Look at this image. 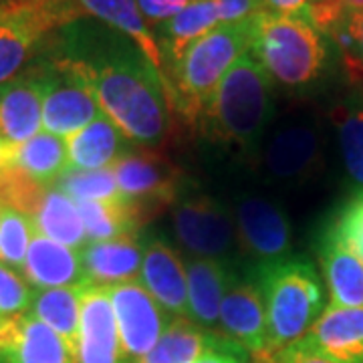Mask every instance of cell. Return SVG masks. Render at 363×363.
I'll return each mask as SVG.
<instances>
[{"instance_id":"11","label":"cell","mask_w":363,"mask_h":363,"mask_svg":"<svg viewBox=\"0 0 363 363\" xmlns=\"http://www.w3.org/2000/svg\"><path fill=\"white\" fill-rule=\"evenodd\" d=\"M262 168L269 178L285 186H301L323 168V142L309 121L279 125L262 150Z\"/></svg>"},{"instance_id":"16","label":"cell","mask_w":363,"mask_h":363,"mask_svg":"<svg viewBox=\"0 0 363 363\" xmlns=\"http://www.w3.org/2000/svg\"><path fill=\"white\" fill-rule=\"evenodd\" d=\"M0 363H75V353L49 325L23 313L6 317L0 335Z\"/></svg>"},{"instance_id":"22","label":"cell","mask_w":363,"mask_h":363,"mask_svg":"<svg viewBox=\"0 0 363 363\" xmlns=\"http://www.w3.org/2000/svg\"><path fill=\"white\" fill-rule=\"evenodd\" d=\"M81 260L91 285L133 283L142 271L143 242H140L138 236L87 242L81 248Z\"/></svg>"},{"instance_id":"40","label":"cell","mask_w":363,"mask_h":363,"mask_svg":"<svg viewBox=\"0 0 363 363\" xmlns=\"http://www.w3.org/2000/svg\"><path fill=\"white\" fill-rule=\"evenodd\" d=\"M313 0H262L264 11L274 14H285V16H297L307 21V13Z\"/></svg>"},{"instance_id":"31","label":"cell","mask_w":363,"mask_h":363,"mask_svg":"<svg viewBox=\"0 0 363 363\" xmlns=\"http://www.w3.org/2000/svg\"><path fill=\"white\" fill-rule=\"evenodd\" d=\"M350 180L363 190V101L347 99L331 111Z\"/></svg>"},{"instance_id":"32","label":"cell","mask_w":363,"mask_h":363,"mask_svg":"<svg viewBox=\"0 0 363 363\" xmlns=\"http://www.w3.org/2000/svg\"><path fill=\"white\" fill-rule=\"evenodd\" d=\"M35 233L37 228L33 216L2 204L0 206V262L11 269H23Z\"/></svg>"},{"instance_id":"28","label":"cell","mask_w":363,"mask_h":363,"mask_svg":"<svg viewBox=\"0 0 363 363\" xmlns=\"http://www.w3.org/2000/svg\"><path fill=\"white\" fill-rule=\"evenodd\" d=\"M83 289L85 286L37 289L33 291V301L26 311L45 325H49L55 333L65 339L73 353L77 350Z\"/></svg>"},{"instance_id":"33","label":"cell","mask_w":363,"mask_h":363,"mask_svg":"<svg viewBox=\"0 0 363 363\" xmlns=\"http://www.w3.org/2000/svg\"><path fill=\"white\" fill-rule=\"evenodd\" d=\"M52 188L61 190L73 202H79V200H107V202L123 200L119 186H117L116 174L111 168L93 169V172L69 169Z\"/></svg>"},{"instance_id":"12","label":"cell","mask_w":363,"mask_h":363,"mask_svg":"<svg viewBox=\"0 0 363 363\" xmlns=\"http://www.w3.org/2000/svg\"><path fill=\"white\" fill-rule=\"evenodd\" d=\"M234 218L242 245L259 262L289 257L291 222L274 200L259 194L238 196Z\"/></svg>"},{"instance_id":"29","label":"cell","mask_w":363,"mask_h":363,"mask_svg":"<svg viewBox=\"0 0 363 363\" xmlns=\"http://www.w3.org/2000/svg\"><path fill=\"white\" fill-rule=\"evenodd\" d=\"M75 204L91 242L138 236L140 233L142 214L128 200H79Z\"/></svg>"},{"instance_id":"2","label":"cell","mask_w":363,"mask_h":363,"mask_svg":"<svg viewBox=\"0 0 363 363\" xmlns=\"http://www.w3.org/2000/svg\"><path fill=\"white\" fill-rule=\"evenodd\" d=\"M272 113V81L248 51L228 69L198 123L210 140L255 152Z\"/></svg>"},{"instance_id":"10","label":"cell","mask_w":363,"mask_h":363,"mask_svg":"<svg viewBox=\"0 0 363 363\" xmlns=\"http://www.w3.org/2000/svg\"><path fill=\"white\" fill-rule=\"evenodd\" d=\"M109 297L121 341V363H138L166 333L172 317L135 281L109 286Z\"/></svg>"},{"instance_id":"42","label":"cell","mask_w":363,"mask_h":363,"mask_svg":"<svg viewBox=\"0 0 363 363\" xmlns=\"http://www.w3.org/2000/svg\"><path fill=\"white\" fill-rule=\"evenodd\" d=\"M347 13H363V0H337Z\"/></svg>"},{"instance_id":"41","label":"cell","mask_w":363,"mask_h":363,"mask_svg":"<svg viewBox=\"0 0 363 363\" xmlns=\"http://www.w3.org/2000/svg\"><path fill=\"white\" fill-rule=\"evenodd\" d=\"M196 363H250V359H248V351L236 343L230 350L210 353Z\"/></svg>"},{"instance_id":"15","label":"cell","mask_w":363,"mask_h":363,"mask_svg":"<svg viewBox=\"0 0 363 363\" xmlns=\"http://www.w3.org/2000/svg\"><path fill=\"white\" fill-rule=\"evenodd\" d=\"M222 335L242 345L248 353L260 357L269 351L267 309L257 283L234 277L220 305Z\"/></svg>"},{"instance_id":"3","label":"cell","mask_w":363,"mask_h":363,"mask_svg":"<svg viewBox=\"0 0 363 363\" xmlns=\"http://www.w3.org/2000/svg\"><path fill=\"white\" fill-rule=\"evenodd\" d=\"M255 283L260 289L269 321V351L264 355L305 337L323 315V285L315 267L303 257L259 262Z\"/></svg>"},{"instance_id":"18","label":"cell","mask_w":363,"mask_h":363,"mask_svg":"<svg viewBox=\"0 0 363 363\" xmlns=\"http://www.w3.org/2000/svg\"><path fill=\"white\" fill-rule=\"evenodd\" d=\"M301 341L331 362L363 363V307H327Z\"/></svg>"},{"instance_id":"21","label":"cell","mask_w":363,"mask_h":363,"mask_svg":"<svg viewBox=\"0 0 363 363\" xmlns=\"http://www.w3.org/2000/svg\"><path fill=\"white\" fill-rule=\"evenodd\" d=\"M23 272L39 289L91 285L83 269L81 252L55 242L40 233H35L30 240Z\"/></svg>"},{"instance_id":"39","label":"cell","mask_w":363,"mask_h":363,"mask_svg":"<svg viewBox=\"0 0 363 363\" xmlns=\"http://www.w3.org/2000/svg\"><path fill=\"white\" fill-rule=\"evenodd\" d=\"M143 18L150 23H166L188 6L190 0H135Z\"/></svg>"},{"instance_id":"34","label":"cell","mask_w":363,"mask_h":363,"mask_svg":"<svg viewBox=\"0 0 363 363\" xmlns=\"http://www.w3.org/2000/svg\"><path fill=\"white\" fill-rule=\"evenodd\" d=\"M325 37L335 43L351 79L363 83V13H345Z\"/></svg>"},{"instance_id":"20","label":"cell","mask_w":363,"mask_h":363,"mask_svg":"<svg viewBox=\"0 0 363 363\" xmlns=\"http://www.w3.org/2000/svg\"><path fill=\"white\" fill-rule=\"evenodd\" d=\"M236 272L218 259H190L186 262L188 319L198 327L216 331L220 305Z\"/></svg>"},{"instance_id":"7","label":"cell","mask_w":363,"mask_h":363,"mask_svg":"<svg viewBox=\"0 0 363 363\" xmlns=\"http://www.w3.org/2000/svg\"><path fill=\"white\" fill-rule=\"evenodd\" d=\"M37 67L43 79V128L49 133L69 138L101 113L89 77L77 61L55 55L39 59Z\"/></svg>"},{"instance_id":"24","label":"cell","mask_w":363,"mask_h":363,"mask_svg":"<svg viewBox=\"0 0 363 363\" xmlns=\"http://www.w3.org/2000/svg\"><path fill=\"white\" fill-rule=\"evenodd\" d=\"M65 142L69 152V166L79 172L105 169L109 164L113 166L117 157L130 147L128 138L104 111L89 125L65 138Z\"/></svg>"},{"instance_id":"9","label":"cell","mask_w":363,"mask_h":363,"mask_svg":"<svg viewBox=\"0 0 363 363\" xmlns=\"http://www.w3.org/2000/svg\"><path fill=\"white\" fill-rule=\"evenodd\" d=\"M174 233L196 259H218L233 252L236 245L234 222L210 196L184 192L172 204Z\"/></svg>"},{"instance_id":"26","label":"cell","mask_w":363,"mask_h":363,"mask_svg":"<svg viewBox=\"0 0 363 363\" xmlns=\"http://www.w3.org/2000/svg\"><path fill=\"white\" fill-rule=\"evenodd\" d=\"M6 164L23 169L28 178L45 188H52L71 169L65 138L49 131H39L28 142L9 147Z\"/></svg>"},{"instance_id":"36","label":"cell","mask_w":363,"mask_h":363,"mask_svg":"<svg viewBox=\"0 0 363 363\" xmlns=\"http://www.w3.org/2000/svg\"><path fill=\"white\" fill-rule=\"evenodd\" d=\"M331 228L363 259V190L341 208Z\"/></svg>"},{"instance_id":"4","label":"cell","mask_w":363,"mask_h":363,"mask_svg":"<svg viewBox=\"0 0 363 363\" xmlns=\"http://www.w3.org/2000/svg\"><path fill=\"white\" fill-rule=\"evenodd\" d=\"M250 51V18L220 23L192 43L166 77L168 101L190 123H198L228 69Z\"/></svg>"},{"instance_id":"30","label":"cell","mask_w":363,"mask_h":363,"mask_svg":"<svg viewBox=\"0 0 363 363\" xmlns=\"http://www.w3.org/2000/svg\"><path fill=\"white\" fill-rule=\"evenodd\" d=\"M33 222L37 233L69 248L79 250L89 242L77 204L57 188H47Z\"/></svg>"},{"instance_id":"44","label":"cell","mask_w":363,"mask_h":363,"mask_svg":"<svg viewBox=\"0 0 363 363\" xmlns=\"http://www.w3.org/2000/svg\"><path fill=\"white\" fill-rule=\"evenodd\" d=\"M4 323H6V317L0 315V335H2V329H4Z\"/></svg>"},{"instance_id":"1","label":"cell","mask_w":363,"mask_h":363,"mask_svg":"<svg viewBox=\"0 0 363 363\" xmlns=\"http://www.w3.org/2000/svg\"><path fill=\"white\" fill-rule=\"evenodd\" d=\"M59 52L87 73L105 116L121 133L142 145H160L168 135L166 79L125 35L99 21L79 18L59 28Z\"/></svg>"},{"instance_id":"17","label":"cell","mask_w":363,"mask_h":363,"mask_svg":"<svg viewBox=\"0 0 363 363\" xmlns=\"http://www.w3.org/2000/svg\"><path fill=\"white\" fill-rule=\"evenodd\" d=\"M142 279L150 295L176 317L188 319V281L180 255L160 236L143 240Z\"/></svg>"},{"instance_id":"5","label":"cell","mask_w":363,"mask_h":363,"mask_svg":"<svg viewBox=\"0 0 363 363\" xmlns=\"http://www.w3.org/2000/svg\"><path fill=\"white\" fill-rule=\"evenodd\" d=\"M250 52L271 81L286 89H305L323 75L327 37L311 23L269 11L250 18Z\"/></svg>"},{"instance_id":"23","label":"cell","mask_w":363,"mask_h":363,"mask_svg":"<svg viewBox=\"0 0 363 363\" xmlns=\"http://www.w3.org/2000/svg\"><path fill=\"white\" fill-rule=\"evenodd\" d=\"M236 341L218 331H208L186 317L172 319L166 333L138 363H196L216 351L230 350Z\"/></svg>"},{"instance_id":"14","label":"cell","mask_w":363,"mask_h":363,"mask_svg":"<svg viewBox=\"0 0 363 363\" xmlns=\"http://www.w3.org/2000/svg\"><path fill=\"white\" fill-rule=\"evenodd\" d=\"M43 125V79L37 63L0 85V138L9 147L28 142Z\"/></svg>"},{"instance_id":"27","label":"cell","mask_w":363,"mask_h":363,"mask_svg":"<svg viewBox=\"0 0 363 363\" xmlns=\"http://www.w3.org/2000/svg\"><path fill=\"white\" fill-rule=\"evenodd\" d=\"M75 2L83 16H91L104 25L111 26L117 33L130 37L160 71L164 69L156 35L145 25V18L135 0H75Z\"/></svg>"},{"instance_id":"6","label":"cell","mask_w":363,"mask_h":363,"mask_svg":"<svg viewBox=\"0 0 363 363\" xmlns=\"http://www.w3.org/2000/svg\"><path fill=\"white\" fill-rule=\"evenodd\" d=\"M85 18L75 0L0 2V85L16 77L28 57L52 30Z\"/></svg>"},{"instance_id":"25","label":"cell","mask_w":363,"mask_h":363,"mask_svg":"<svg viewBox=\"0 0 363 363\" xmlns=\"http://www.w3.org/2000/svg\"><path fill=\"white\" fill-rule=\"evenodd\" d=\"M218 25H220V16H218L216 0H190L188 6L182 9L176 16H172L166 23H160L156 35L160 37L157 47L162 52L164 69L176 65V61L192 43L208 35Z\"/></svg>"},{"instance_id":"13","label":"cell","mask_w":363,"mask_h":363,"mask_svg":"<svg viewBox=\"0 0 363 363\" xmlns=\"http://www.w3.org/2000/svg\"><path fill=\"white\" fill-rule=\"evenodd\" d=\"M75 363H121V341L109 286L83 289Z\"/></svg>"},{"instance_id":"43","label":"cell","mask_w":363,"mask_h":363,"mask_svg":"<svg viewBox=\"0 0 363 363\" xmlns=\"http://www.w3.org/2000/svg\"><path fill=\"white\" fill-rule=\"evenodd\" d=\"M6 154H9V145L2 142V138H0V169L6 166Z\"/></svg>"},{"instance_id":"35","label":"cell","mask_w":363,"mask_h":363,"mask_svg":"<svg viewBox=\"0 0 363 363\" xmlns=\"http://www.w3.org/2000/svg\"><path fill=\"white\" fill-rule=\"evenodd\" d=\"M30 301L33 291L23 281V277L0 262V315L18 317L28 311Z\"/></svg>"},{"instance_id":"8","label":"cell","mask_w":363,"mask_h":363,"mask_svg":"<svg viewBox=\"0 0 363 363\" xmlns=\"http://www.w3.org/2000/svg\"><path fill=\"white\" fill-rule=\"evenodd\" d=\"M111 169L123 200L138 208L143 220L172 206L184 188L178 168L152 147H128Z\"/></svg>"},{"instance_id":"37","label":"cell","mask_w":363,"mask_h":363,"mask_svg":"<svg viewBox=\"0 0 363 363\" xmlns=\"http://www.w3.org/2000/svg\"><path fill=\"white\" fill-rule=\"evenodd\" d=\"M259 363H335L331 362L329 357H325L321 353L313 351L311 347H307L301 339L295 341L293 345L283 347V350L274 351L271 355H262L257 357Z\"/></svg>"},{"instance_id":"38","label":"cell","mask_w":363,"mask_h":363,"mask_svg":"<svg viewBox=\"0 0 363 363\" xmlns=\"http://www.w3.org/2000/svg\"><path fill=\"white\" fill-rule=\"evenodd\" d=\"M220 23H242L264 11L262 0H216Z\"/></svg>"},{"instance_id":"19","label":"cell","mask_w":363,"mask_h":363,"mask_svg":"<svg viewBox=\"0 0 363 363\" xmlns=\"http://www.w3.org/2000/svg\"><path fill=\"white\" fill-rule=\"evenodd\" d=\"M319 259L329 291V307H363V259L329 226L321 238Z\"/></svg>"}]
</instances>
